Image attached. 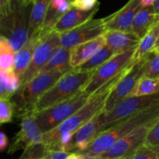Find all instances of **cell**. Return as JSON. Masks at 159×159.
<instances>
[{"mask_svg": "<svg viewBox=\"0 0 159 159\" xmlns=\"http://www.w3.org/2000/svg\"><path fill=\"white\" fill-rule=\"evenodd\" d=\"M136 62H132L124 70H123L119 75L109 81L108 82L95 92L89 97V100L85 102L83 107H81L74 115L69 119L59 125L56 128L43 134V144L44 147L48 148L53 143L55 142L59 137L65 132L75 133L79 128L91 120L96 115L104 112L106 102L110 95L114 89L118 82L127 74L129 70L132 68Z\"/></svg>", "mask_w": 159, "mask_h": 159, "instance_id": "6da1fadb", "label": "cell"}, {"mask_svg": "<svg viewBox=\"0 0 159 159\" xmlns=\"http://www.w3.org/2000/svg\"><path fill=\"white\" fill-rule=\"evenodd\" d=\"M159 116V103L122 120L107 130L100 132L85 150L79 152L85 158L97 157L108 151L116 141L131 131L134 127Z\"/></svg>", "mask_w": 159, "mask_h": 159, "instance_id": "7a4b0ae2", "label": "cell"}, {"mask_svg": "<svg viewBox=\"0 0 159 159\" xmlns=\"http://www.w3.org/2000/svg\"><path fill=\"white\" fill-rule=\"evenodd\" d=\"M95 71H72L64 75L46 93L43 95L34 109V114L55 106L82 91Z\"/></svg>", "mask_w": 159, "mask_h": 159, "instance_id": "3957f363", "label": "cell"}, {"mask_svg": "<svg viewBox=\"0 0 159 159\" xmlns=\"http://www.w3.org/2000/svg\"><path fill=\"white\" fill-rule=\"evenodd\" d=\"M65 74L66 73L57 70L40 73L19 90L14 96L16 97L15 101L12 102L14 112L16 113L17 116L21 118L28 113L34 114V107L40 98Z\"/></svg>", "mask_w": 159, "mask_h": 159, "instance_id": "277c9868", "label": "cell"}, {"mask_svg": "<svg viewBox=\"0 0 159 159\" xmlns=\"http://www.w3.org/2000/svg\"><path fill=\"white\" fill-rule=\"evenodd\" d=\"M30 6L24 7L13 1V9L9 16L0 21V35L9 40L15 51H20L30 38L29 23Z\"/></svg>", "mask_w": 159, "mask_h": 159, "instance_id": "5b68a950", "label": "cell"}, {"mask_svg": "<svg viewBox=\"0 0 159 159\" xmlns=\"http://www.w3.org/2000/svg\"><path fill=\"white\" fill-rule=\"evenodd\" d=\"M91 96L80 91L69 99L36 114V120L42 133L56 128L83 107Z\"/></svg>", "mask_w": 159, "mask_h": 159, "instance_id": "8992f818", "label": "cell"}, {"mask_svg": "<svg viewBox=\"0 0 159 159\" xmlns=\"http://www.w3.org/2000/svg\"><path fill=\"white\" fill-rule=\"evenodd\" d=\"M158 119L159 116L137 126L127 134L118 140L100 157L110 159H125L131 156L144 145L148 134Z\"/></svg>", "mask_w": 159, "mask_h": 159, "instance_id": "52a82bcc", "label": "cell"}, {"mask_svg": "<svg viewBox=\"0 0 159 159\" xmlns=\"http://www.w3.org/2000/svg\"><path fill=\"white\" fill-rule=\"evenodd\" d=\"M135 50L136 48L118 53L109 59L106 63H104L100 68L95 71L89 81L83 87L82 91L88 94L89 96H92L102 85L116 77L129 65L134 62L132 60Z\"/></svg>", "mask_w": 159, "mask_h": 159, "instance_id": "ba28073f", "label": "cell"}, {"mask_svg": "<svg viewBox=\"0 0 159 159\" xmlns=\"http://www.w3.org/2000/svg\"><path fill=\"white\" fill-rule=\"evenodd\" d=\"M159 103V93L153 95L128 97L120 102L110 113L101 116L102 131L125 118Z\"/></svg>", "mask_w": 159, "mask_h": 159, "instance_id": "9c48e42d", "label": "cell"}, {"mask_svg": "<svg viewBox=\"0 0 159 159\" xmlns=\"http://www.w3.org/2000/svg\"><path fill=\"white\" fill-rule=\"evenodd\" d=\"M149 55L150 54H147L138 60L129 70L128 72L118 82L116 86L107 99L104 107V115L110 113L120 102L130 97L139 79L144 76L146 65L149 59Z\"/></svg>", "mask_w": 159, "mask_h": 159, "instance_id": "30bf717a", "label": "cell"}, {"mask_svg": "<svg viewBox=\"0 0 159 159\" xmlns=\"http://www.w3.org/2000/svg\"><path fill=\"white\" fill-rule=\"evenodd\" d=\"M61 46L60 34L58 33L51 31L43 39L34 51L29 67L20 78V89L39 74L50 60L54 51Z\"/></svg>", "mask_w": 159, "mask_h": 159, "instance_id": "8fae6325", "label": "cell"}, {"mask_svg": "<svg viewBox=\"0 0 159 159\" xmlns=\"http://www.w3.org/2000/svg\"><path fill=\"white\" fill-rule=\"evenodd\" d=\"M43 144V133L40 130L36 115L28 113L21 117L20 130L12 139L7 153L13 155L20 150Z\"/></svg>", "mask_w": 159, "mask_h": 159, "instance_id": "7c38bea8", "label": "cell"}, {"mask_svg": "<svg viewBox=\"0 0 159 159\" xmlns=\"http://www.w3.org/2000/svg\"><path fill=\"white\" fill-rule=\"evenodd\" d=\"M107 32L104 18L91 19L80 26L60 34L61 45L67 49L94 40Z\"/></svg>", "mask_w": 159, "mask_h": 159, "instance_id": "4fadbf2b", "label": "cell"}, {"mask_svg": "<svg viewBox=\"0 0 159 159\" xmlns=\"http://www.w3.org/2000/svg\"><path fill=\"white\" fill-rule=\"evenodd\" d=\"M141 9L143 8L141 0H129L120 10L104 18L106 29L107 30L130 32L134 20Z\"/></svg>", "mask_w": 159, "mask_h": 159, "instance_id": "5bb4252c", "label": "cell"}, {"mask_svg": "<svg viewBox=\"0 0 159 159\" xmlns=\"http://www.w3.org/2000/svg\"><path fill=\"white\" fill-rule=\"evenodd\" d=\"M102 113L96 115L74 134L71 145V153H79L85 150L102 132L101 116Z\"/></svg>", "mask_w": 159, "mask_h": 159, "instance_id": "9a60e30c", "label": "cell"}, {"mask_svg": "<svg viewBox=\"0 0 159 159\" xmlns=\"http://www.w3.org/2000/svg\"><path fill=\"white\" fill-rule=\"evenodd\" d=\"M99 9V3L94 9L89 11H83L71 6V8L57 20L52 31L61 34L71 30L93 19Z\"/></svg>", "mask_w": 159, "mask_h": 159, "instance_id": "2e32d148", "label": "cell"}, {"mask_svg": "<svg viewBox=\"0 0 159 159\" xmlns=\"http://www.w3.org/2000/svg\"><path fill=\"white\" fill-rule=\"evenodd\" d=\"M106 45V37L102 35L94 40L79 43L70 49V65L71 68H78L89 60Z\"/></svg>", "mask_w": 159, "mask_h": 159, "instance_id": "e0dca14e", "label": "cell"}, {"mask_svg": "<svg viewBox=\"0 0 159 159\" xmlns=\"http://www.w3.org/2000/svg\"><path fill=\"white\" fill-rule=\"evenodd\" d=\"M48 34H43V32H41L36 35L30 36L27 43L20 51L15 53L13 72L17 76L21 78L23 73L26 71L32 60L34 51L39 43Z\"/></svg>", "mask_w": 159, "mask_h": 159, "instance_id": "ac0fdd59", "label": "cell"}, {"mask_svg": "<svg viewBox=\"0 0 159 159\" xmlns=\"http://www.w3.org/2000/svg\"><path fill=\"white\" fill-rule=\"evenodd\" d=\"M104 36L106 37V45L116 53L135 49L141 41L132 32L107 30Z\"/></svg>", "mask_w": 159, "mask_h": 159, "instance_id": "d6986e66", "label": "cell"}, {"mask_svg": "<svg viewBox=\"0 0 159 159\" xmlns=\"http://www.w3.org/2000/svg\"><path fill=\"white\" fill-rule=\"evenodd\" d=\"M158 21H159V15L155 12L153 6L143 8L137 13L130 32L141 40L149 29Z\"/></svg>", "mask_w": 159, "mask_h": 159, "instance_id": "ffe728a7", "label": "cell"}, {"mask_svg": "<svg viewBox=\"0 0 159 159\" xmlns=\"http://www.w3.org/2000/svg\"><path fill=\"white\" fill-rule=\"evenodd\" d=\"M71 4L68 0H51L43 22L42 32L50 34L57 20L71 8Z\"/></svg>", "mask_w": 159, "mask_h": 159, "instance_id": "44dd1931", "label": "cell"}, {"mask_svg": "<svg viewBox=\"0 0 159 159\" xmlns=\"http://www.w3.org/2000/svg\"><path fill=\"white\" fill-rule=\"evenodd\" d=\"M50 2L51 0H36L32 5L29 23L30 37L42 32Z\"/></svg>", "mask_w": 159, "mask_h": 159, "instance_id": "7402d4cb", "label": "cell"}, {"mask_svg": "<svg viewBox=\"0 0 159 159\" xmlns=\"http://www.w3.org/2000/svg\"><path fill=\"white\" fill-rule=\"evenodd\" d=\"M54 70L61 71L65 73L72 71L73 68L70 65V49H67L61 46L57 48L39 74Z\"/></svg>", "mask_w": 159, "mask_h": 159, "instance_id": "603a6c76", "label": "cell"}, {"mask_svg": "<svg viewBox=\"0 0 159 159\" xmlns=\"http://www.w3.org/2000/svg\"><path fill=\"white\" fill-rule=\"evenodd\" d=\"M159 37V21L153 25L146 33L135 50L133 61L137 62L147 54L152 52Z\"/></svg>", "mask_w": 159, "mask_h": 159, "instance_id": "cb8c5ba5", "label": "cell"}, {"mask_svg": "<svg viewBox=\"0 0 159 159\" xmlns=\"http://www.w3.org/2000/svg\"><path fill=\"white\" fill-rule=\"evenodd\" d=\"M20 78L13 71L7 72L0 69V99H11L19 91Z\"/></svg>", "mask_w": 159, "mask_h": 159, "instance_id": "d4e9b609", "label": "cell"}, {"mask_svg": "<svg viewBox=\"0 0 159 159\" xmlns=\"http://www.w3.org/2000/svg\"><path fill=\"white\" fill-rule=\"evenodd\" d=\"M116 54H118V53H116L114 51L110 49L108 46L105 45L89 60L87 61L85 63L80 65L78 68H74V70L78 71H82V72L96 71L104 63H106L109 59L111 58L113 56H114Z\"/></svg>", "mask_w": 159, "mask_h": 159, "instance_id": "484cf974", "label": "cell"}, {"mask_svg": "<svg viewBox=\"0 0 159 159\" xmlns=\"http://www.w3.org/2000/svg\"><path fill=\"white\" fill-rule=\"evenodd\" d=\"M14 57L15 51L9 40L0 35V69L7 72L13 71Z\"/></svg>", "mask_w": 159, "mask_h": 159, "instance_id": "4316f807", "label": "cell"}, {"mask_svg": "<svg viewBox=\"0 0 159 159\" xmlns=\"http://www.w3.org/2000/svg\"><path fill=\"white\" fill-rule=\"evenodd\" d=\"M158 93H159V79H148L143 76L138 82L130 97L148 96Z\"/></svg>", "mask_w": 159, "mask_h": 159, "instance_id": "83f0119b", "label": "cell"}, {"mask_svg": "<svg viewBox=\"0 0 159 159\" xmlns=\"http://www.w3.org/2000/svg\"><path fill=\"white\" fill-rule=\"evenodd\" d=\"M144 77L153 79H159V53L154 51L150 53Z\"/></svg>", "mask_w": 159, "mask_h": 159, "instance_id": "f1b7e54d", "label": "cell"}, {"mask_svg": "<svg viewBox=\"0 0 159 159\" xmlns=\"http://www.w3.org/2000/svg\"><path fill=\"white\" fill-rule=\"evenodd\" d=\"M143 146L159 154V119L148 134Z\"/></svg>", "mask_w": 159, "mask_h": 159, "instance_id": "f546056e", "label": "cell"}, {"mask_svg": "<svg viewBox=\"0 0 159 159\" xmlns=\"http://www.w3.org/2000/svg\"><path fill=\"white\" fill-rule=\"evenodd\" d=\"M47 151L48 150L43 144L32 146L23 150L22 155L17 159H39L44 158Z\"/></svg>", "mask_w": 159, "mask_h": 159, "instance_id": "4dcf8cb0", "label": "cell"}, {"mask_svg": "<svg viewBox=\"0 0 159 159\" xmlns=\"http://www.w3.org/2000/svg\"><path fill=\"white\" fill-rule=\"evenodd\" d=\"M125 159H159V154L142 146L134 155Z\"/></svg>", "mask_w": 159, "mask_h": 159, "instance_id": "1f68e13d", "label": "cell"}, {"mask_svg": "<svg viewBox=\"0 0 159 159\" xmlns=\"http://www.w3.org/2000/svg\"><path fill=\"white\" fill-rule=\"evenodd\" d=\"M13 9V0H0V21L9 16Z\"/></svg>", "mask_w": 159, "mask_h": 159, "instance_id": "d6a6232c", "label": "cell"}, {"mask_svg": "<svg viewBox=\"0 0 159 159\" xmlns=\"http://www.w3.org/2000/svg\"><path fill=\"white\" fill-rule=\"evenodd\" d=\"M71 152H61V151H47L45 159H67L68 156L71 155Z\"/></svg>", "mask_w": 159, "mask_h": 159, "instance_id": "836d02e7", "label": "cell"}, {"mask_svg": "<svg viewBox=\"0 0 159 159\" xmlns=\"http://www.w3.org/2000/svg\"><path fill=\"white\" fill-rule=\"evenodd\" d=\"M9 140L3 132H0V152H2L7 148Z\"/></svg>", "mask_w": 159, "mask_h": 159, "instance_id": "e575fe53", "label": "cell"}, {"mask_svg": "<svg viewBox=\"0 0 159 159\" xmlns=\"http://www.w3.org/2000/svg\"><path fill=\"white\" fill-rule=\"evenodd\" d=\"M13 1L20 6L27 7V6H32L35 2L36 0H13Z\"/></svg>", "mask_w": 159, "mask_h": 159, "instance_id": "d590c367", "label": "cell"}, {"mask_svg": "<svg viewBox=\"0 0 159 159\" xmlns=\"http://www.w3.org/2000/svg\"><path fill=\"white\" fill-rule=\"evenodd\" d=\"M157 0H141V5L142 8L150 7L153 6L155 3L156 2Z\"/></svg>", "mask_w": 159, "mask_h": 159, "instance_id": "8d00e7d4", "label": "cell"}, {"mask_svg": "<svg viewBox=\"0 0 159 159\" xmlns=\"http://www.w3.org/2000/svg\"><path fill=\"white\" fill-rule=\"evenodd\" d=\"M67 159H85V158L83 155H81V154L73 152V153H71V155L67 158Z\"/></svg>", "mask_w": 159, "mask_h": 159, "instance_id": "74e56055", "label": "cell"}, {"mask_svg": "<svg viewBox=\"0 0 159 159\" xmlns=\"http://www.w3.org/2000/svg\"><path fill=\"white\" fill-rule=\"evenodd\" d=\"M153 7L154 9H155V12L159 15V0H157L156 2H155V5L153 6Z\"/></svg>", "mask_w": 159, "mask_h": 159, "instance_id": "f35d334b", "label": "cell"}, {"mask_svg": "<svg viewBox=\"0 0 159 159\" xmlns=\"http://www.w3.org/2000/svg\"><path fill=\"white\" fill-rule=\"evenodd\" d=\"M85 159H110V158H102V157L97 156V157H88V158H85Z\"/></svg>", "mask_w": 159, "mask_h": 159, "instance_id": "ab89813d", "label": "cell"}, {"mask_svg": "<svg viewBox=\"0 0 159 159\" xmlns=\"http://www.w3.org/2000/svg\"><path fill=\"white\" fill-rule=\"evenodd\" d=\"M158 48H159V37H158V40H157L156 43H155V48H154V50L158 49ZM154 50H153V51H154Z\"/></svg>", "mask_w": 159, "mask_h": 159, "instance_id": "60d3db41", "label": "cell"}, {"mask_svg": "<svg viewBox=\"0 0 159 159\" xmlns=\"http://www.w3.org/2000/svg\"><path fill=\"white\" fill-rule=\"evenodd\" d=\"M3 124V121H2V115H1V112H0V125Z\"/></svg>", "mask_w": 159, "mask_h": 159, "instance_id": "b9f144b4", "label": "cell"}, {"mask_svg": "<svg viewBox=\"0 0 159 159\" xmlns=\"http://www.w3.org/2000/svg\"><path fill=\"white\" fill-rule=\"evenodd\" d=\"M154 52H156V53H159V48H158V49H155L154 50Z\"/></svg>", "mask_w": 159, "mask_h": 159, "instance_id": "7bdbcfd3", "label": "cell"}, {"mask_svg": "<svg viewBox=\"0 0 159 159\" xmlns=\"http://www.w3.org/2000/svg\"><path fill=\"white\" fill-rule=\"evenodd\" d=\"M68 1H69V2H71V3H72V2H74V1H75V0H68Z\"/></svg>", "mask_w": 159, "mask_h": 159, "instance_id": "ee69618b", "label": "cell"}, {"mask_svg": "<svg viewBox=\"0 0 159 159\" xmlns=\"http://www.w3.org/2000/svg\"><path fill=\"white\" fill-rule=\"evenodd\" d=\"M39 159H45L44 158H39Z\"/></svg>", "mask_w": 159, "mask_h": 159, "instance_id": "f6af8a7d", "label": "cell"}]
</instances>
